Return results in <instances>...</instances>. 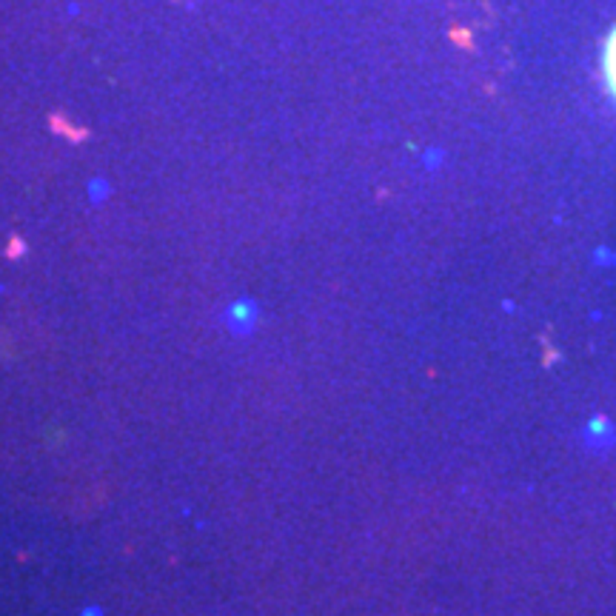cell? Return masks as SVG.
<instances>
[{
    "label": "cell",
    "mask_w": 616,
    "mask_h": 616,
    "mask_svg": "<svg viewBox=\"0 0 616 616\" xmlns=\"http://www.w3.org/2000/svg\"><path fill=\"white\" fill-rule=\"evenodd\" d=\"M605 75H608V83L616 95V32L610 35L608 40V49H605Z\"/></svg>",
    "instance_id": "obj_1"
}]
</instances>
